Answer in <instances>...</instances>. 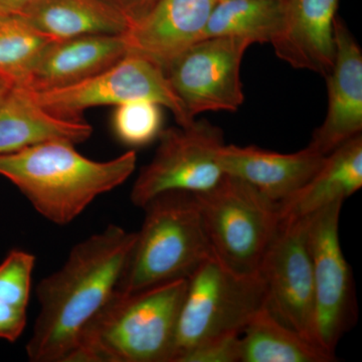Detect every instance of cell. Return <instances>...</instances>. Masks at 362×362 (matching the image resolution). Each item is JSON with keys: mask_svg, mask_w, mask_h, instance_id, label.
Returning <instances> with one entry per match:
<instances>
[{"mask_svg": "<svg viewBox=\"0 0 362 362\" xmlns=\"http://www.w3.org/2000/svg\"><path fill=\"white\" fill-rule=\"evenodd\" d=\"M362 187V136L352 138L325 156L313 176L286 201L282 218L310 216L334 202H343Z\"/></svg>", "mask_w": 362, "mask_h": 362, "instance_id": "obj_18", "label": "cell"}, {"mask_svg": "<svg viewBox=\"0 0 362 362\" xmlns=\"http://www.w3.org/2000/svg\"><path fill=\"white\" fill-rule=\"evenodd\" d=\"M30 94L44 110L59 118L83 119L84 112L95 107L150 101L168 109L178 126L187 127L195 121L188 115L163 69L133 54L78 84Z\"/></svg>", "mask_w": 362, "mask_h": 362, "instance_id": "obj_7", "label": "cell"}, {"mask_svg": "<svg viewBox=\"0 0 362 362\" xmlns=\"http://www.w3.org/2000/svg\"><path fill=\"white\" fill-rule=\"evenodd\" d=\"M343 202L329 204L309 218L308 242L313 267L317 342L331 354L354 319L351 270L339 240Z\"/></svg>", "mask_w": 362, "mask_h": 362, "instance_id": "obj_11", "label": "cell"}, {"mask_svg": "<svg viewBox=\"0 0 362 362\" xmlns=\"http://www.w3.org/2000/svg\"><path fill=\"white\" fill-rule=\"evenodd\" d=\"M324 158L309 146L285 154L257 146L223 144L218 152V161L226 175L249 183L277 202L296 194L318 170Z\"/></svg>", "mask_w": 362, "mask_h": 362, "instance_id": "obj_16", "label": "cell"}, {"mask_svg": "<svg viewBox=\"0 0 362 362\" xmlns=\"http://www.w3.org/2000/svg\"><path fill=\"white\" fill-rule=\"evenodd\" d=\"M162 124V107L150 101L118 105L112 118L116 137L130 147L145 146L157 139L163 130Z\"/></svg>", "mask_w": 362, "mask_h": 362, "instance_id": "obj_23", "label": "cell"}, {"mask_svg": "<svg viewBox=\"0 0 362 362\" xmlns=\"http://www.w3.org/2000/svg\"><path fill=\"white\" fill-rule=\"evenodd\" d=\"M321 345L286 325L264 307L240 334V362H332Z\"/></svg>", "mask_w": 362, "mask_h": 362, "instance_id": "obj_20", "label": "cell"}, {"mask_svg": "<svg viewBox=\"0 0 362 362\" xmlns=\"http://www.w3.org/2000/svg\"><path fill=\"white\" fill-rule=\"evenodd\" d=\"M176 362H240V334L214 338L195 345Z\"/></svg>", "mask_w": 362, "mask_h": 362, "instance_id": "obj_25", "label": "cell"}, {"mask_svg": "<svg viewBox=\"0 0 362 362\" xmlns=\"http://www.w3.org/2000/svg\"><path fill=\"white\" fill-rule=\"evenodd\" d=\"M23 16L54 40L120 35L130 28L129 21L104 0H40Z\"/></svg>", "mask_w": 362, "mask_h": 362, "instance_id": "obj_19", "label": "cell"}, {"mask_svg": "<svg viewBox=\"0 0 362 362\" xmlns=\"http://www.w3.org/2000/svg\"><path fill=\"white\" fill-rule=\"evenodd\" d=\"M197 197L214 256L235 273L258 274L282 221L280 202L230 175Z\"/></svg>", "mask_w": 362, "mask_h": 362, "instance_id": "obj_5", "label": "cell"}, {"mask_svg": "<svg viewBox=\"0 0 362 362\" xmlns=\"http://www.w3.org/2000/svg\"></svg>", "mask_w": 362, "mask_h": 362, "instance_id": "obj_31", "label": "cell"}, {"mask_svg": "<svg viewBox=\"0 0 362 362\" xmlns=\"http://www.w3.org/2000/svg\"><path fill=\"white\" fill-rule=\"evenodd\" d=\"M2 13H6V11H4V9H2L1 7H0V14Z\"/></svg>", "mask_w": 362, "mask_h": 362, "instance_id": "obj_30", "label": "cell"}, {"mask_svg": "<svg viewBox=\"0 0 362 362\" xmlns=\"http://www.w3.org/2000/svg\"><path fill=\"white\" fill-rule=\"evenodd\" d=\"M309 218H282L259 274L265 282L266 308L286 325L319 344L315 337Z\"/></svg>", "mask_w": 362, "mask_h": 362, "instance_id": "obj_9", "label": "cell"}, {"mask_svg": "<svg viewBox=\"0 0 362 362\" xmlns=\"http://www.w3.org/2000/svg\"><path fill=\"white\" fill-rule=\"evenodd\" d=\"M145 218L116 292L135 293L187 279L213 256L197 194L168 192L142 207Z\"/></svg>", "mask_w": 362, "mask_h": 362, "instance_id": "obj_4", "label": "cell"}, {"mask_svg": "<svg viewBox=\"0 0 362 362\" xmlns=\"http://www.w3.org/2000/svg\"><path fill=\"white\" fill-rule=\"evenodd\" d=\"M119 13H122L130 25L139 21L156 6L159 0H104Z\"/></svg>", "mask_w": 362, "mask_h": 362, "instance_id": "obj_27", "label": "cell"}, {"mask_svg": "<svg viewBox=\"0 0 362 362\" xmlns=\"http://www.w3.org/2000/svg\"><path fill=\"white\" fill-rule=\"evenodd\" d=\"M338 2L282 0V18L271 42L276 56L292 68L325 78L334 64Z\"/></svg>", "mask_w": 362, "mask_h": 362, "instance_id": "obj_14", "label": "cell"}, {"mask_svg": "<svg viewBox=\"0 0 362 362\" xmlns=\"http://www.w3.org/2000/svg\"><path fill=\"white\" fill-rule=\"evenodd\" d=\"M126 54L123 35L54 40L18 87L33 93L69 87L110 68Z\"/></svg>", "mask_w": 362, "mask_h": 362, "instance_id": "obj_15", "label": "cell"}, {"mask_svg": "<svg viewBox=\"0 0 362 362\" xmlns=\"http://www.w3.org/2000/svg\"><path fill=\"white\" fill-rule=\"evenodd\" d=\"M52 42L25 16L0 14V77L20 86Z\"/></svg>", "mask_w": 362, "mask_h": 362, "instance_id": "obj_22", "label": "cell"}, {"mask_svg": "<svg viewBox=\"0 0 362 362\" xmlns=\"http://www.w3.org/2000/svg\"><path fill=\"white\" fill-rule=\"evenodd\" d=\"M28 322V310L0 300V338L14 342L23 334Z\"/></svg>", "mask_w": 362, "mask_h": 362, "instance_id": "obj_26", "label": "cell"}, {"mask_svg": "<svg viewBox=\"0 0 362 362\" xmlns=\"http://www.w3.org/2000/svg\"><path fill=\"white\" fill-rule=\"evenodd\" d=\"M264 307L266 286L262 276L235 273L213 255L187 278L170 362L202 342L242 334Z\"/></svg>", "mask_w": 362, "mask_h": 362, "instance_id": "obj_6", "label": "cell"}, {"mask_svg": "<svg viewBox=\"0 0 362 362\" xmlns=\"http://www.w3.org/2000/svg\"><path fill=\"white\" fill-rule=\"evenodd\" d=\"M153 158L143 166L131 190L135 206L142 207L168 192L204 194L226 177L218 161L223 131L206 120L162 130Z\"/></svg>", "mask_w": 362, "mask_h": 362, "instance_id": "obj_8", "label": "cell"}, {"mask_svg": "<svg viewBox=\"0 0 362 362\" xmlns=\"http://www.w3.org/2000/svg\"><path fill=\"white\" fill-rule=\"evenodd\" d=\"M66 140H47L0 154V175L13 183L47 221L65 226L100 195L125 182L137 156L129 150L116 158H88Z\"/></svg>", "mask_w": 362, "mask_h": 362, "instance_id": "obj_2", "label": "cell"}, {"mask_svg": "<svg viewBox=\"0 0 362 362\" xmlns=\"http://www.w3.org/2000/svg\"><path fill=\"white\" fill-rule=\"evenodd\" d=\"M35 257L30 252L14 249L0 264V300L28 310L32 290Z\"/></svg>", "mask_w": 362, "mask_h": 362, "instance_id": "obj_24", "label": "cell"}, {"mask_svg": "<svg viewBox=\"0 0 362 362\" xmlns=\"http://www.w3.org/2000/svg\"><path fill=\"white\" fill-rule=\"evenodd\" d=\"M282 0H218L202 40L235 37L271 44L282 18Z\"/></svg>", "mask_w": 362, "mask_h": 362, "instance_id": "obj_21", "label": "cell"}, {"mask_svg": "<svg viewBox=\"0 0 362 362\" xmlns=\"http://www.w3.org/2000/svg\"><path fill=\"white\" fill-rule=\"evenodd\" d=\"M187 279L114 292L85 326L66 362H170Z\"/></svg>", "mask_w": 362, "mask_h": 362, "instance_id": "obj_3", "label": "cell"}, {"mask_svg": "<svg viewBox=\"0 0 362 362\" xmlns=\"http://www.w3.org/2000/svg\"><path fill=\"white\" fill-rule=\"evenodd\" d=\"M135 233L110 225L71 249L59 270L37 284L39 315L26 345L33 362H66L85 326L117 285Z\"/></svg>", "mask_w": 362, "mask_h": 362, "instance_id": "obj_1", "label": "cell"}, {"mask_svg": "<svg viewBox=\"0 0 362 362\" xmlns=\"http://www.w3.org/2000/svg\"><path fill=\"white\" fill-rule=\"evenodd\" d=\"M40 0H0V7L7 13L25 16Z\"/></svg>", "mask_w": 362, "mask_h": 362, "instance_id": "obj_28", "label": "cell"}, {"mask_svg": "<svg viewBox=\"0 0 362 362\" xmlns=\"http://www.w3.org/2000/svg\"><path fill=\"white\" fill-rule=\"evenodd\" d=\"M218 0H159L123 37L127 54L153 62L166 71L202 32Z\"/></svg>", "mask_w": 362, "mask_h": 362, "instance_id": "obj_13", "label": "cell"}, {"mask_svg": "<svg viewBox=\"0 0 362 362\" xmlns=\"http://www.w3.org/2000/svg\"><path fill=\"white\" fill-rule=\"evenodd\" d=\"M14 85L6 80V78L0 77V102L4 99L13 89Z\"/></svg>", "mask_w": 362, "mask_h": 362, "instance_id": "obj_29", "label": "cell"}, {"mask_svg": "<svg viewBox=\"0 0 362 362\" xmlns=\"http://www.w3.org/2000/svg\"><path fill=\"white\" fill-rule=\"evenodd\" d=\"M92 133V126L84 119L52 115L35 103L28 90L18 86L0 102V154L47 140L78 144L89 139Z\"/></svg>", "mask_w": 362, "mask_h": 362, "instance_id": "obj_17", "label": "cell"}, {"mask_svg": "<svg viewBox=\"0 0 362 362\" xmlns=\"http://www.w3.org/2000/svg\"><path fill=\"white\" fill-rule=\"evenodd\" d=\"M335 58L326 76L328 108L308 146L326 156L362 131V52L341 18L334 21Z\"/></svg>", "mask_w": 362, "mask_h": 362, "instance_id": "obj_12", "label": "cell"}, {"mask_svg": "<svg viewBox=\"0 0 362 362\" xmlns=\"http://www.w3.org/2000/svg\"><path fill=\"white\" fill-rule=\"evenodd\" d=\"M251 42L235 37L199 40L169 66L165 74L188 115L235 112L245 101L240 65Z\"/></svg>", "mask_w": 362, "mask_h": 362, "instance_id": "obj_10", "label": "cell"}]
</instances>
